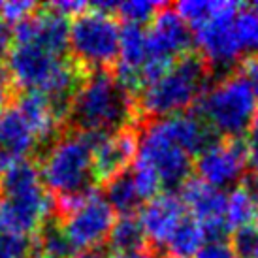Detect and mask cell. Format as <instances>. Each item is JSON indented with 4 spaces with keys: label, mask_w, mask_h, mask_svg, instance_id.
<instances>
[{
    "label": "cell",
    "mask_w": 258,
    "mask_h": 258,
    "mask_svg": "<svg viewBox=\"0 0 258 258\" xmlns=\"http://www.w3.org/2000/svg\"><path fill=\"white\" fill-rule=\"evenodd\" d=\"M208 76L209 66L198 55L188 53L177 58L162 76L140 89L138 108L153 119L183 113L200 100L208 87Z\"/></svg>",
    "instance_id": "cell-4"
},
{
    "label": "cell",
    "mask_w": 258,
    "mask_h": 258,
    "mask_svg": "<svg viewBox=\"0 0 258 258\" xmlns=\"http://www.w3.org/2000/svg\"><path fill=\"white\" fill-rule=\"evenodd\" d=\"M208 243V234L192 217L186 215L177 230L164 245L166 254L170 258H194Z\"/></svg>",
    "instance_id": "cell-19"
},
{
    "label": "cell",
    "mask_w": 258,
    "mask_h": 258,
    "mask_svg": "<svg viewBox=\"0 0 258 258\" xmlns=\"http://www.w3.org/2000/svg\"><path fill=\"white\" fill-rule=\"evenodd\" d=\"M194 258H239L237 252L234 251L232 243L224 239H211L209 243L202 247V251Z\"/></svg>",
    "instance_id": "cell-30"
},
{
    "label": "cell",
    "mask_w": 258,
    "mask_h": 258,
    "mask_svg": "<svg viewBox=\"0 0 258 258\" xmlns=\"http://www.w3.org/2000/svg\"><path fill=\"white\" fill-rule=\"evenodd\" d=\"M136 115V94L124 89L115 74L96 70L81 79L72 98L68 122L78 132L111 134L130 128Z\"/></svg>",
    "instance_id": "cell-2"
},
{
    "label": "cell",
    "mask_w": 258,
    "mask_h": 258,
    "mask_svg": "<svg viewBox=\"0 0 258 258\" xmlns=\"http://www.w3.org/2000/svg\"><path fill=\"white\" fill-rule=\"evenodd\" d=\"M226 228L239 232L258 224V204L245 192L243 186L232 188L226 194V209H224Z\"/></svg>",
    "instance_id": "cell-20"
},
{
    "label": "cell",
    "mask_w": 258,
    "mask_h": 258,
    "mask_svg": "<svg viewBox=\"0 0 258 258\" xmlns=\"http://www.w3.org/2000/svg\"><path fill=\"white\" fill-rule=\"evenodd\" d=\"M136 160L151 166L160 177L162 186L183 185L192 168V155L166 134L158 119H151L138 134Z\"/></svg>",
    "instance_id": "cell-9"
},
{
    "label": "cell",
    "mask_w": 258,
    "mask_h": 258,
    "mask_svg": "<svg viewBox=\"0 0 258 258\" xmlns=\"http://www.w3.org/2000/svg\"><path fill=\"white\" fill-rule=\"evenodd\" d=\"M111 258H160L157 252L147 251V249H140V251H132V252H117Z\"/></svg>",
    "instance_id": "cell-34"
},
{
    "label": "cell",
    "mask_w": 258,
    "mask_h": 258,
    "mask_svg": "<svg viewBox=\"0 0 258 258\" xmlns=\"http://www.w3.org/2000/svg\"><path fill=\"white\" fill-rule=\"evenodd\" d=\"M104 198L108 200L113 211L121 213V217L134 215V211L142 206V198L138 194L130 172H122L119 175H115L113 179H109L106 183V196Z\"/></svg>",
    "instance_id": "cell-21"
},
{
    "label": "cell",
    "mask_w": 258,
    "mask_h": 258,
    "mask_svg": "<svg viewBox=\"0 0 258 258\" xmlns=\"http://www.w3.org/2000/svg\"><path fill=\"white\" fill-rule=\"evenodd\" d=\"M138 151L136 130L124 128L111 134H96L93 147V175L94 181L113 179L126 172V166L134 162Z\"/></svg>",
    "instance_id": "cell-14"
},
{
    "label": "cell",
    "mask_w": 258,
    "mask_h": 258,
    "mask_svg": "<svg viewBox=\"0 0 258 258\" xmlns=\"http://www.w3.org/2000/svg\"><path fill=\"white\" fill-rule=\"evenodd\" d=\"M111 249L117 252H132L145 249V236L142 224L134 215H122L115 219L108 236Z\"/></svg>",
    "instance_id": "cell-22"
},
{
    "label": "cell",
    "mask_w": 258,
    "mask_h": 258,
    "mask_svg": "<svg viewBox=\"0 0 258 258\" xmlns=\"http://www.w3.org/2000/svg\"><path fill=\"white\" fill-rule=\"evenodd\" d=\"M234 17H217L192 29V42L200 51L198 57L208 66L228 68L245 53L234 27Z\"/></svg>",
    "instance_id": "cell-12"
},
{
    "label": "cell",
    "mask_w": 258,
    "mask_h": 258,
    "mask_svg": "<svg viewBox=\"0 0 258 258\" xmlns=\"http://www.w3.org/2000/svg\"><path fill=\"white\" fill-rule=\"evenodd\" d=\"M121 25L113 15L96 8H87L76 15L68 30V49L74 60L87 74L106 70L119 57Z\"/></svg>",
    "instance_id": "cell-6"
},
{
    "label": "cell",
    "mask_w": 258,
    "mask_h": 258,
    "mask_svg": "<svg viewBox=\"0 0 258 258\" xmlns=\"http://www.w3.org/2000/svg\"><path fill=\"white\" fill-rule=\"evenodd\" d=\"M0 170H2V157H0Z\"/></svg>",
    "instance_id": "cell-36"
},
{
    "label": "cell",
    "mask_w": 258,
    "mask_h": 258,
    "mask_svg": "<svg viewBox=\"0 0 258 258\" xmlns=\"http://www.w3.org/2000/svg\"><path fill=\"white\" fill-rule=\"evenodd\" d=\"M34 245L42 249L43 254H49L53 258H72L76 252L57 217H51L49 221H45V224L38 232V241Z\"/></svg>",
    "instance_id": "cell-23"
},
{
    "label": "cell",
    "mask_w": 258,
    "mask_h": 258,
    "mask_svg": "<svg viewBox=\"0 0 258 258\" xmlns=\"http://www.w3.org/2000/svg\"><path fill=\"white\" fill-rule=\"evenodd\" d=\"M232 247L239 258H258V224L236 232Z\"/></svg>",
    "instance_id": "cell-28"
},
{
    "label": "cell",
    "mask_w": 258,
    "mask_h": 258,
    "mask_svg": "<svg viewBox=\"0 0 258 258\" xmlns=\"http://www.w3.org/2000/svg\"><path fill=\"white\" fill-rule=\"evenodd\" d=\"M32 247L30 237L0 232V258H29Z\"/></svg>",
    "instance_id": "cell-27"
},
{
    "label": "cell",
    "mask_w": 258,
    "mask_h": 258,
    "mask_svg": "<svg viewBox=\"0 0 258 258\" xmlns=\"http://www.w3.org/2000/svg\"><path fill=\"white\" fill-rule=\"evenodd\" d=\"M96 134L66 132L58 138L40 158V175L43 185L55 198L78 196L93 188V147Z\"/></svg>",
    "instance_id": "cell-3"
},
{
    "label": "cell",
    "mask_w": 258,
    "mask_h": 258,
    "mask_svg": "<svg viewBox=\"0 0 258 258\" xmlns=\"http://www.w3.org/2000/svg\"><path fill=\"white\" fill-rule=\"evenodd\" d=\"M130 175H132V181L136 185V190L140 194L142 202H149L155 196H158L160 188H162V183H160V177L151 166L134 158V166H132Z\"/></svg>",
    "instance_id": "cell-26"
},
{
    "label": "cell",
    "mask_w": 258,
    "mask_h": 258,
    "mask_svg": "<svg viewBox=\"0 0 258 258\" xmlns=\"http://www.w3.org/2000/svg\"><path fill=\"white\" fill-rule=\"evenodd\" d=\"M14 106L34 132L40 149L51 145L58 138L62 122L55 117L49 98L40 91H21Z\"/></svg>",
    "instance_id": "cell-16"
},
{
    "label": "cell",
    "mask_w": 258,
    "mask_h": 258,
    "mask_svg": "<svg viewBox=\"0 0 258 258\" xmlns=\"http://www.w3.org/2000/svg\"><path fill=\"white\" fill-rule=\"evenodd\" d=\"M164 6L160 2H149V0H130V2H111L109 14L113 17H121L128 25H144L151 23L158 14V10Z\"/></svg>",
    "instance_id": "cell-25"
},
{
    "label": "cell",
    "mask_w": 258,
    "mask_h": 258,
    "mask_svg": "<svg viewBox=\"0 0 258 258\" xmlns=\"http://www.w3.org/2000/svg\"><path fill=\"white\" fill-rule=\"evenodd\" d=\"M196 104L208 128L226 140H239L258 117L256 98L237 74H226L208 85Z\"/></svg>",
    "instance_id": "cell-5"
},
{
    "label": "cell",
    "mask_w": 258,
    "mask_h": 258,
    "mask_svg": "<svg viewBox=\"0 0 258 258\" xmlns=\"http://www.w3.org/2000/svg\"><path fill=\"white\" fill-rule=\"evenodd\" d=\"M239 72L237 76L243 79L247 87L251 89V93L254 94V98L258 102V55H249L239 62Z\"/></svg>",
    "instance_id": "cell-29"
},
{
    "label": "cell",
    "mask_w": 258,
    "mask_h": 258,
    "mask_svg": "<svg viewBox=\"0 0 258 258\" xmlns=\"http://www.w3.org/2000/svg\"><path fill=\"white\" fill-rule=\"evenodd\" d=\"M12 43H14V32L10 30V25L0 21V62L6 58Z\"/></svg>",
    "instance_id": "cell-32"
},
{
    "label": "cell",
    "mask_w": 258,
    "mask_h": 258,
    "mask_svg": "<svg viewBox=\"0 0 258 258\" xmlns=\"http://www.w3.org/2000/svg\"><path fill=\"white\" fill-rule=\"evenodd\" d=\"M68 17L51 10L49 6H38L34 14L14 27V43H34L43 49L64 57L68 51Z\"/></svg>",
    "instance_id": "cell-13"
},
{
    "label": "cell",
    "mask_w": 258,
    "mask_h": 258,
    "mask_svg": "<svg viewBox=\"0 0 258 258\" xmlns=\"http://www.w3.org/2000/svg\"><path fill=\"white\" fill-rule=\"evenodd\" d=\"M245 192L251 196L252 200L258 204V173H251V175H247L243 179V185Z\"/></svg>",
    "instance_id": "cell-33"
},
{
    "label": "cell",
    "mask_w": 258,
    "mask_h": 258,
    "mask_svg": "<svg viewBox=\"0 0 258 258\" xmlns=\"http://www.w3.org/2000/svg\"><path fill=\"white\" fill-rule=\"evenodd\" d=\"M194 168L198 172V179L219 190L234 186L243 179L247 168L245 142L226 138L213 140L198 153Z\"/></svg>",
    "instance_id": "cell-10"
},
{
    "label": "cell",
    "mask_w": 258,
    "mask_h": 258,
    "mask_svg": "<svg viewBox=\"0 0 258 258\" xmlns=\"http://www.w3.org/2000/svg\"><path fill=\"white\" fill-rule=\"evenodd\" d=\"M53 200L57 219H62V230L76 252L94 251L108 239L115 211L100 192L91 188L78 196Z\"/></svg>",
    "instance_id": "cell-7"
},
{
    "label": "cell",
    "mask_w": 258,
    "mask_h": 258,
    "mask_svg": "<svg viewBox=\"0 0 258 258\" xmlns=\"http://www.w3.org/2000/svg\"><path fill=\"white\" fill-rule=\"evenodd\" d=\"M237 10L239 4L230 0H183L175 4V12L188 29H196L217 17H234Z\"/></svg>",
    "instance_id": "cell-18"
},
{
    "label": "cell",
    "mask_w": 258,
    "mask_h": 258,
    "mask_svg": "<svg viewBox=\"0 0 258 258\" xmlns=\"http://www.w3.org/2000/svg\"><path fill=\"white\" fill-rule=\"evenodd\" d=\"M185 217L186 209L179 196L173 192H164L145 202L140 209L138 221L142 224L145 241H151L157 247H164Z\"/></svg>",
    "instance_id": "cell-15"
},
{
    "label": "cell",
    "mask_w": 258,
    "mask_h": 258,
    "mask_svg": "<svg viewBox=\"0 0 258 258\" xmlns=\"http://www.w3.org/2000/svg\"><path fill=\"white\" fill-rule=\"evenodd\" d=\"M234 27L243 51L258 55V2L239 4V10L234 17Z\"/></svg>",
    "instance_id": "cell-24"
},
{
    "label": "cell",
    "mask_w": 258,
    "mask_h": 258,
    "mask_svg": "<svg viewBox=\"0 0 258 258\" xmlns=\"http://www.w3.org/2000/svg\"><path fill=\"white\" fill-rule=\"evenodd\" d=\"M29 258H53V256H49V254H43V252H38V254H32V256H29Z\"/></svg>",
    "instance_id": "cell-35"
},
{
    "label": "cell",
    "mask_w": 258,
    "mask_h": 258,
    "mask_svg": "<svg viewBox=\"0 0 258 258\" xmlns=\"http://www.w3.org/2000/svg\"><path fill=\"white\" fill-rule=\"evenodd\" d=\"M40 149L34 132L14 104L0 111V157L4 160L29 158Z\"/></svg>",
    "instance_id": "cell-17"
},
{
    "label": "cell",
    "mask_w": 258,
    "mask_h": 258,
    "mask_svg": "<svg viewBox=\"0 0 258 258\" xmlns=\"http://www.w3.org/2000/svg\"><path fill=\"white\" fill-rule=\"evenodd\" d=\"M55 213V200L47 194L40 168L29 158L4 160L0 170V232L38 234Z\"/></svg>",
    "instance_id": "cell-1"
},
{
    "label": "cell",
    "mask_w": 258,
    "mask_h": 258,
    "mask_svg": "<svg viewBox=\"0 0 258 258\" xmlns=\"http://www.w3.org/2000/svg\"><path fill=\"white\" fill-rule=\"evenodd\" d=\"M179 200L190 213L188 217H192L206 230L208 237L222 239V236L228 232L224 221L226 194L222 190L204 183L198 177H192L179 186Z\"/></svg>",
    "instance_id": "cell-11"
},
{
    "label": "cell",
    "mask_w": 258,
    "mask_h": 258,
    "mask_svg": "<svg viewBox=\"0 0 258 258\" xmlns=\"http://www.w3.org/2000/svg\"><path fill=\"white\" fill-rule=\"evenodd\" d=\"M245 153H247V162L251 164L254 173H258V117L247 130V142H245Z\"/></svg>",
    "instance_id": "cell-31"
},
{
    "label": "cell",
    "mask_w": 258,
    "mask_h": 258,
    "mask_svg": "<svg viewBox=\"0 0 258 258\" xmlns=\"http://www.w3.org/2000/svg\"><path fill=\"white\" fill-rule=\"evenodd\" d=\"M145 36L147 60L142 68V87L162 76L177 58L188 55L192 43V32L188 25L177 15L175 10L166 4L151 21L149 29L145 30Z\"/></svg>",
    "instance_id": "cell-8"
}]
</instances>
